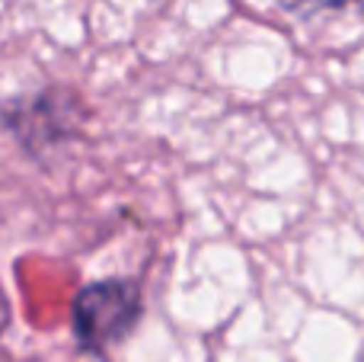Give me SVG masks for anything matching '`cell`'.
Wrapping results in <instances>:
<instances>
[{
  "mask_svg": "<svg viewBox=\"0 0 364 362\" xmlns=\"http://www.w3.org/2000/svg\"><path fill=\"white\" fill-rule=\"evenodd\" d=\"M144 314V295L134 279H100L80 289L70 305V327L80 350L106 356L134 333Z\"/></svg>",
  "mask_w": 364,
  "mask_h": 362,
  "instance_id": "cell-1",
  "label": "cell"
},
{
  "mask_svg": "<svg viewBox=\"0 0 364 362\" xmlns=\"http://www.w3.org/2000/svg\"><path fill=\"white\" fill-rule=\"evenodd\" d=\"M83 119H87V109H83L80 96L64 87H48L42 93L16 96L0 109V122L10 128L13 138L32 157L77 138Z\"/></svg>",
  "mask_w": 364,
  "mask_h": 362,
  "instance_id": "cell-2",
  "label": "cell"
},
{
  "mask_svg": "<svg viewBox=\"0 0 364 362\" xmlns=\"http://www.w3.org/2000/svg\"><path fill=\"white\" fill-rule=\"evenodd\" d=\"M358 4V0H278L284 13L291 16H301V19H310V16H320V13H336V10H346V6Z\"/></svg>",
  "mask_w": 364,
  "mask_h": 362,
  "instance_id": "cell-3",
  "label": "cell"
}]
</instances>
